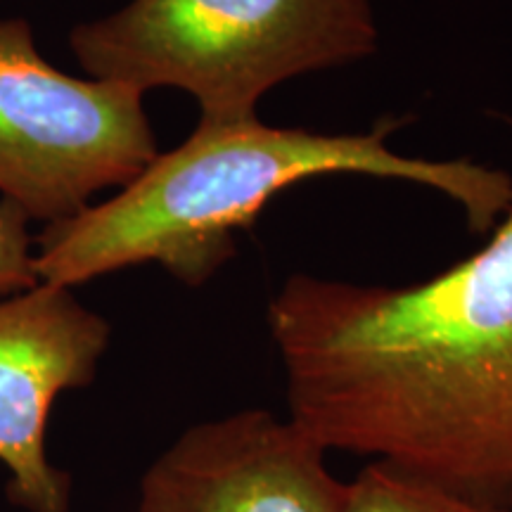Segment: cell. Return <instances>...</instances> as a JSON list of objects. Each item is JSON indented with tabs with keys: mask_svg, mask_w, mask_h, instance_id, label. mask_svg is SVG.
<instances>
[{
	"mask_svg": "<svg viewBox=\"0 0 512 512\" xmlns=\"http://www.w3.org/2000/svg\"><path fill=\"white\" fill-rule=\"evenodd\" d=\"M29 219L0 197V299L38 285L36 240Z\"/></svg>",
	"mask_w": 512,
	"mask_h": 512,
	"instance_id": "8",
	"label": "cell"
},
{
	"mask_svg": "<svg viewBox=\"0 0 512 512\" xmlns=\"http://www.w3.org/2000/svg\"><path fill=\"white\" fill-rule=\"evenodd\" d=\"M401 121L368 133H316L268 126L259 117L197 121V128L145 166L107 202L50 223L36 238L38 283L76 290L102 275L157 264L197 287L238 254V235L273 197L311 178H392L441 192L465 211L472 233H491L512 207V176L472 159L396 152Z\"/></svg>",
	"mask_w": 512,
	"mask_h": 512,
	"instance_id": "2",
	"label": "cell"
},
{
	"mask_svg": "<svg viewBox=\"0 0 512 512\" xmlns=\"http://www.w3.org/2000/svg\"><path fill=\"white\" fill-rule=\"evenodd\" d=\"M143 98L62 72L27 19H0V197L50 226L124 188L159 152Z\"/></svg>",
	"mask_w": 512,
	"mask_h": 512,
	"instance_id": "4",
	"label": "cell"
},
{
	"mask_svg": "<svg viewBox=\"0 0 512 512\" xmlns=\"http://www.w3.org/2000/svg\"><path fill=\"white\" fill-rule=\"evenodd\" d=\"M344 512H512V505L467 498L396 467L368 463L349 479Z\"/></svg>",
	"mask_w": 512,
	"mask_h": 512,
	"instance_id": "7",
	"label": "cell"
},
{
	"mask_svg": "<svg viewBox=\"0 0 512 512\" xmlns=\"http://www.w3.org/2000/svg\"><path fill=\"white\" fill-rule=\"evenodd\" d=\"M377 38L373 0H128L76 24L69 48L91 79L176 88L200 119L238 121L294 76L373 55Z\"/></svg>",
	"mask_w": 512,
	"mask_h": 512,
	"instance_id": "3",
	"label": "cell"
},
{
	"mask_svg": "<svg viewBox=\"0 0 512 512\" xmlns=\"http://www.w3.org/2000/svg\"><path fill=\"white\" fill-rule=\"evenodd\" d=\"M110 337V323L67 287L38 283L0 299V463L17 508L69 510L67 472L48 460V418L64 392L95 380Z\"/></svg>",
	"mask_w": 512,
	"mask_h": 512,
	"instance_id": "6",
	"label": "cell"
},
{
	"mask_svg": "<svg viewBox=\"0 0 512 512\" xmlns=\"http://www.w3.org/2000/svg\"><path fill=\"white\" fill-rule=\"evenodd\" d=\"M266 320L287 415L318 444L512 505V207L422 283L294 273Z\"/></svg>",
	"mask_w": 512,
	"mask_h": 512,
	"instance_id": "1",
	"label": "cell"
},
{
	"mask_svg": "<svg viewBox=\"0 0 512 512\" xmlns=\"http://www.w3.org/2000/svg\"><path fill=\"white\" fill-rule=\"evenodd\" d=\"M290 415L245 408L185 430L140 482L138 512H344L349 479Z\"/></svg>",
	"mask_w": 512,
	"mask_h": 512,
	"instance_id": "5",
	"label": "cell"
}]
</instances>
